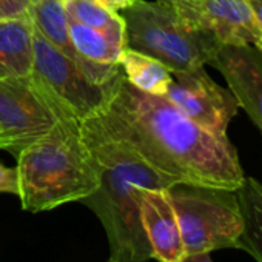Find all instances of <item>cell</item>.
<instances>
[{
    "instance_id": "obj_1",
    "label": "cell",
    "mask_w": 262,
    "mask_h": 262,
    "mask_svg": "<svg viewBox=\"0 0 262 262\" xmlns=\"http://www.w3.org/2000/svg\"><path fill=\"white\" fill-rule=\"evenodd\" d=\"M82 126L122 142L176 184L236 191L245 174L236 148L185 117L164 96L114 80L106 105Z\"/></svg>"
},
{
    "instance_id": "obj_2",
    "label": "cell",
    "mask_w": 262,
    "mask_h": 262,
    "mask_svg": "<svg viewBox=\"0 0 262 262\" xmlns=\"http://www.w3.org/2000/svg\"><path fill=\"white\" fill-rule=\"evenodd\" d=\"M80 131L100 178L99 188L82 204L91 208L102 222L110 244V259L116 262L153 259L141 221L139 190H167L176 182L155 170L125 144L82 125Z\"/></svg>"
},
{
    "instance_id": "obj_3",
    "label": "cell",
    "mask_w": 262,
    "mask_h": 262,
    "mask_svg": "<svg viewBox=\"0 0 262 262\" xmlns=\"http://www.w3.org/2000/svg\"><path fill=\"white\" fill-rule=\"evenodd\" d=\"M22 208L30 213L82 202L100 184L80 123L60 117L48 135L17 153Z\"/></svg>"
},
{
    "instance_id": "obj_4",
    "label": "cell",
    "mask_w": 262,
    "mask_h": 262,
    "mask_svg": "<svg viewBox=\"0 0 262 262\" xmlns=\"http://www.w3.org/2000/svg\"><path fill=\"white\" fill-rule=\"evenodd\" d=\"M125 45L162 62L171 73L205 67L214 47L208 36L188 28L171 2L135 0L123 10Z\"/></svg>"
},
{
    "instance_id": "obj_5",
    "label": "cell",
    "mask_w": 262,
    "mask_h": 262,
    "mask_svg": "<svg viewBox=\"0 0 262 262\" xmlns=\"http://www.w3.org/2000/svg\"><path fill=\"white\" fill-rule=\"evenodd\" d=\"M167 191L185 254L239 247L244 217L236 191L187 184H176Z\"/></svg>"
},
{
    "instance_id": "obj_6",
    "label": "cell",
    "mask_w": 262,
    "mask_h": 262,
    "mask_svg": "<svg viewBox=\"0 0 262 262\" xmlns=\"http://www.w3.org/2000/svg\"><path fill=\"white\" fill-rule=\"evenodd\" d=\"M33 47L34 67L30 79L60 116L80 123L106 105L114 80L122 73L108 85L93 82L76 62L53 47L36 28Z\"/></svg>"
},
{
    "instance_id": "obj_7",
    "label": "cell",
    "mask_w": 262,
    "mask_h": 262,
    "mask_svg": "<svg viewBox=\"0 0 262 262\" xmlns=\"http://www.w3.org/2000/svg\"><path fill=\"white\" fill-rule=\"evenodd\" d=\"M60 117L30 77L0 79V150L17 156L48 135Z\"/></svg>"
},
{
    "instance_id": "obj_8",
    "label": "cell",
    "mask_w": 262,
    "mask_h": 262,
    "mask_svg": "<svg viewBox=\"0 0 262 262\" xmlns=\"http://www.w3.org/2000/svg\"><path fill=\"white\" fill-rule=\"evenodd\" d=\"M164 97L191 122L213 136L228 141V125L241 106L228 88L208 76L205 67L173 73V82Z\"/></svg>"
},
{
    "instance_id": "obj_9",
    "label": "cell",
    "mask_w": 262,
    "mask_h": 262,
    "mask_svg": "<svg viewBox=\"0 0 262 262\" xmlns=\"http://www.w3.org/2000/svg\"><path fill=\"white\" fill-rule=\"evenodd\" d=\"M178 17L217 45H253L262 51V31L248 0H173Z\"/></svg>"
},
{
    "instance_id": "obj_10",
    "label": "cell",
    "mask_w": 262,
    "mask_h": 262,
    "mask_svg": "<svg viewBox=\"0 0 262 262\" xmlns=\"http://www.w3.org/2000/svg\"><path fill=\"white\" fill-rule=\"evenodd\" d=\"M207 65L217 70L262 135V51L253 45H216Z\"/></svg>"
},
{
    "instance_id": "obj_11",
    "label": "cell",
    "mask_w": 262,
    "mask_h": 262,
    "mask_svg": "<svg viewBox=\"0 0 262 262\" xmlns=\"http://www.w3.org/2000/svg\"><path fill=\"white\" fill-rule=\"evenodd\" d=\"M167 190H139L141 221L153 257L158 262H181L185 256V250L178 217Z\"/></svg>"
},
{
    "instance_id": "obj_12",
    "label": "cell",
    "mask_w": 262,
    "mask_h": 262,
    "mask_svg": "<svg viewBox=\"0 0 262 262\" xmlns=\"http://www.w3.org/2000/svg\"><path fill=\"white\" fill-rule=\"evenodd\" d=\"M33 39L34 25L30 17L0 22V79L31 76Z\"/></svg>"
},
{
    "instance_id": "obj_13",
    "label": "cell",
    "mask_w": 262,
    "mask_h": 262,
    "mask_svg": "<svg viewBox=\"0 0 262 262\" xmlns=\"http://www.w3.org/2000/svg\"><path fill=\"white\" fill-rule=\"evenodd\" d=\"M120 68L129 85L151 96H165L173 82V73L162 62L126 47L122 51Z\"/></svg>"
},
{
    "instance_id": "obj_14",
    "label": "cell",
    "mask_w": 262,
    "mask_h": 262,
    "mask_svg": "<svg viewBox=\"0 0 262 262\" xmlns=\"http://www.w3.org/2000/svg\"><path fill=\"white\" fill-rule=\"evenodd\" d=\"M236 193L244 217V230L237 248L247 251L256 262H262V182L254 178H245Z\"/></svg>"
},
{
    "instance_id": "obj_15",
    "label": "cell",
    "mask_w": 262,
    "mask_h": 262,
    "mask_svg": "<svg viewBox=\"0 0 262 262\" xmlns=\"http://www.w3.org/2000/svg\"><path fill=\"white\" fill-rule=\"evenodd\" d=\"M68 19L105 34L116 45L125 48V22L122 16L110 11L100 0H62Z\"/></svg>"
},
{
    "instance_id": "obj_16",
    "label": "cell",
    "mask_w": 262,
    "mask_h": 262,
    "mask_svg": "<svg viewBox=\"0 0 262 262\" xmlns=\"http://www.w3.org/2000/svg\"><path fill=\"white\" fill-rule=\"evenodd\" d=\"M68 24L71 43L82 59L99 65H120L122 51L125 48L116 45L94 28L85 27L71 19H68Z\"/></svg>"
},
{
    "instance_id": "obj_17",
    "label": "cell",
    "mask_w": 262,
    "mask_h": 262,
    "mask_svg": "<svg viewBox=\"0 0 262 262\" xmlns=\"http://www.w3.org/2000/svg\"><path fill=\"white\" fill-rule=\"evenodd\" d=\"M36 0H0V22L27 19Z\"/></svg>"
},
{
    "instance_id": "obj_18",
    "label": "cell",
    "mask_w": 262,
    "mask_h": 262,
    "mask_svg": "<svg viewBox=\"0 0 262 262\" xmlns=\"http://www.w3.org/2000/svg\"><path fill=\"white\" fill-rule=\"evenodd\" d=\"M0 193L19 196L20 184L17 167H5L0 164Z\"/></svg>"
},
{
    "instance_id": "obj_19",
    "label": "cell",
    "mask_w": 262,
    "mask_h": 262,
    "mask_svg": "<svg viewBox=\"0 0 262 262\" xmlns=\"http://www.w3.org/2000/svg\"><path fill=\"white\" fill-rule=\"evenodd\" d=\"M100 2L103 4V7H106L110 11H123L125 8L131 7L135 4V0H100Z\"/></svg>"
},
{
    "instance_id": "obj_20",
    "label": "cell",
    "mask_w": 262,
    "mask_h": 262,
    "mask_svg": "<svg viewBox=\"0 0 262 262\" xmlns=\"http://www.w3.org/2000/svg\"><path fill=\"white\" fill-rule=\"evenodd\" d=\"M181 262H213L210 257V253H194V254H185Z\"/></svg>"
},
{
    "instance_id": "obj_21",
    "label": "cell",
    "mask_w": 262,
    "mask_h": 262,
    "mask_svg": "<svg viewBox=\"0 0 262 262\" xmlns=\"http://www.w3.org/2000/svg\"><path fill=\"white\" fill-rule=\"evenodd\" d=\"M248 4L254 13V17L257 20V25L262 31V0H248Z\"/></svg>"
},
{
    "instance_id": "obj_22",
    "label": "cell",
    "mask_w": 262,
    "mask_h": 262,
    "mask_svg": "<svg viewBox=\"0 0 262 262\" xmlns=\"http://www.w3.org/2000/svg\"><path fill=\"white\" fill-rule=\"evenodd\" d=\"M159 2H173V0H159Z\"/></svg>"
},
{
    "instance_id": "obj_23",
    "label": "cell",
    "mask_w": 262,
    "mask_h": 262,
    "mask_svg": "<svg viewBox=\"0 0 262 262\" xmlns=\"http://www.w3.org/2000/svg\"><path fill=\"white\" fill-rule=\"evenodd\" d=\"M106 262H116V260H113V259H108Z\"/></svg>"
}]
</instances>
